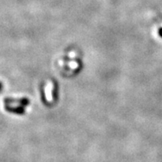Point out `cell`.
Listing matches in <instances>:
<instances>
[{
    "instance_id": "obj_4",
    "label": "cell",
    "mask_w": 162,
    "mask_h": 162,
    "mask_svg": "<svg viewBox=\"0 0 162 162\" xmlns=\"http://www.w3.org/2000/svg\"><path fill=\"white\" fill-rule=\"evenodd\" d=\"M160 34H161V36L162 37V29H161V30H160Z\"/></svg>"
},
{
    "instance_id": "obj_2",
    "label": "cell",
    "mask_w": 162,
    "mask_h": 162,
    "mask_svg": "<svg viewBox=\"0 0 162 162\" xmlns=\"http://www.w3.org/2000/svg\"><path fill=\"white\" fill-rule=\"evenodd\" d=\"M25 108L24 106L21 105H16V106H12V104H5L4 109L7 112L12 113L15 114H23L25 113Z\"/></svg>"
},
{
    "instance_id": "obj_3",
    "label": "cell",
    "mask_w": 162,
    "mask_h": 162,
    "mask_svg": "<svg viewBox=\"0 0 162 162\" xmlns=\"http://www.w3.org/2000/svg\"><path fill=\"white\" fill-rule=\"evenodd\" d=\"M2 89H3V84H2V83L0 82V91L2 90Z\"/></svg>"
},
{
    "instance_id": "obj_1",
    "label": "cell",
    "mask_w": 162,
    "mask_h": 162,
    "mask_svg": "<svg viewBox=\"0 0 162 162\" xmlns=\"http://www.w3.org/2000/svg\"><path fill=\"white\" fill-rule=\"evenodd\" d=\"M3 102L5 103V104H16L17 105H21V106H24V107H26L30 104L29 100L26 98H21V99L6 98L3 99Z\"/></svg>"
}]
</instances>
